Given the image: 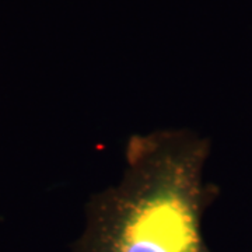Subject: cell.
Returning <instances> with one entry per match:
<instances>
[{
  "mask_svg": "<svg viewBox=\"0 0 252 252\" xmlns=\"http://www.w3.org/2000/svg\"><path fill=\"white\" fill-rule=\"evenodd\" d=\"M209 153L188 129L130 136L124 178L91 196L73 252H212L202 219L220 189L203 184Z\"/></svg>",
  "mask_w": 252,
  "mask_h": 252,
  "instance_id": "cell-1",
  "label": "cell"
}]
</instances>
